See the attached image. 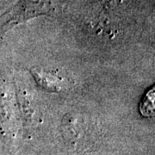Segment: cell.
<instances>
[{"mask_svg": "<svg viewBox=\"0 0 155 155\" xmlns=\"http://www.w3.org/2000/svg\"><path fill=\"white\" fill-rule=\"evenodd\" d=\"M31 72L36 82L46 90L59 92L63 90V80L55 73L48 72L42 69H32Z\"/></svg>", "mask_w": 155, "mask_h": 155, "instance_id": "2", "label": "cell"}, {"mask_svg": "<svg viewBox=\"0 0 155 155\" xmlns=\"http://www.w3.org/2000/svg\"><path fill=\"white\" fill-rule=\"evenodd\" d=\"M60 0H19L0 16V33L41 16H54Z\"/></svg>", "mask_w": 155, "mask_h": 155, "instance_id": "1", "label": "cell"}, {"mask_svg": "<svg viewBox=\"0 0 155 155\" xmlns=\"http://www.w3.org/2000/svg\"><path fill=\"white\" fill-rule=\"evenodd\" d=\"M153 102H154V91L153 88V91L151 90L146 94L140 104V111L145 116H151L152 113H153V109H154Z\"/></svg>", "mask_w": 155, "mask_h": 155, "instance_id": "3", "label": "cell"}]
</instances>
